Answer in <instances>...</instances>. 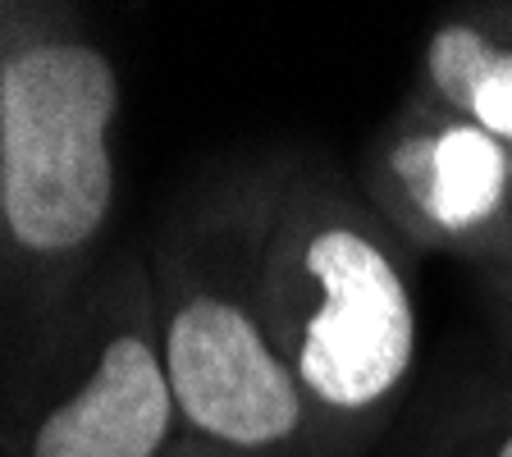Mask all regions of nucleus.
I'll return each instance as SVG.
<instances>
[{
    "mask_svg": "<svg viewBox=\"0 0 512 457\" xmlns=\"http://www.w3.org/2000/svg\"><path fill=\"white\" fill-rule=\"evenodd\" d=\"M421 256L330 156H293L261 320L302 403V457H375L421 380Z\"/></svg>",
    "mask_w": 512,
    "mask_h": 457,
    "instance_id": "nucleus-1",
    "label": "nucleus"
},
{
    "mask_svg": "<svg viewBox=\"0 0 512 457\" xmlns=\"http://www.w3.org/2000/svg\"><path fill=\"white\" fill-rule=\"evenodd\" d=\"M119 69L69 5L0 0V302L14 339L106 261Z\"/></svg>",
    "mask_w": 512,
    "mask_h": 457,
    "instance_id": "nucleus-2",
    "label": "nucleus"
},
{
    "mask_svg": "<svg viewBox=\"0 0 512 457\" xmlns=\"http://www.w3.org/2000/svg\"><path fill=\"white\" fill-rule=\"evenodd\" d=\"M298 151L229 160L183 192L147 247L160 362L183 435L302 457V403L261 320V266Z\"/></svg>",
    "mask_w": 512,
    "mask_h": 457,
    "instance_id": "nucleus-3",
    "label": "nucleus"
},
{
    "mask_svg": "<svg viewBox=\"0 0 512 457\" xmlns=\"http://www.w3.org/2000/svg\"><path fill=\"white\" fill-rule=\"evenodd\" d=\"M179 439L147 252L119 247L69 307L10 343L0 457H170Z\"/></svg>",
    "mask_w": 512,
    "mask_h": 457,
    "instance_id": "nucleus-4",
    "label": "nucleus"
},
{
    "mask_svg": "<svg viewBox=\"0 0 512 457\" xmlns=\"http://www.w3.org/2000/svg\"><path fill=\"white\" fill-rule=\"evenodd\" d=\"M362 197L416 256L503 270L512 238V147L407 92L352 170Z\"/></svg>",
    "mask_w": 512,
    "mask_h": 457,
    "instance_id": "nucleus-5",
    "label": "nucleus"
},
{
    "mask_svg": "<svg viewBox=\"0 0 512 457\" xmlns=\"http://www.w3.org/2000/svg\"><path fill=\"white\" fill-rule=\"evenodd\" d=\"M375 457H512V366L453 357L421 375Z\"/></svg>",
    "mask_w": 512,
    "mask_h": 457,
    "instance_id": "nucleus-6",
    "label": "nucleus"
},
{
    "mask_svg": "<svg viewBox=\"0 0 512 457\" xmlns=\"http://www.w3.org/2000/svg\"><path fill=\"white\" fill-rule=\"evenodd\" d=\"M407 92L512 147V0L458 5L430 23Z\"/></svg>",
    "mask_w": 512,
    "mask_h": 457,
    "instance_id": "nucleus-7",
    "label": "nucleus"
},
{
    "mask_svg": "<svg viewBox=\"0 0 512 457\" xmlns=\"http://www.w3.org/2000/svg\"><path fill=\"white\" fill-rule=\"evenodd\" d=\"M471 288H476V302L494 334V348L512 366V275H503V270H471Z\"/></svg>",
    "mask_w": 512,
    "mask_h": 457,
    "instance_id": "nucleus-8",
    "label": "nucleus"
},
{
    "mask_svg": "<svg viewBox=\"0 0 512 457\" xmlns=\"http://www.w3.org/2000/svg\"><path fill=\"white\" fill-rule=\"evenodd\" d=\"M170 457H252V453H234V448H220V444H206V439L183 435Z\"/></svg>",
    "mask_w": 512,
    "mask_h": 457,
    "instance_id": "nucleus-9",
    "label": "nucleus"
},
{
    "mask_svg": "<svg viewBox=\"0 0 512 457\" xmlns=\"http://www.w3.org/2000/svg\"><path fill=\"white\" fill-rule=\"evenodd\" d=\"M5 320L10 316H5V302H0V357H5Z\"/></svg>",
    "mask_w": 512,
    "mask_h": 457,
    "instance_id": "nucleus-10",
    "label": "nucleus"
},
{
    "mask_svg": "<svg viewBox=\"0 0 512 457\" xmlns=\"http://www.w3.org/2000/svg\"><path fill=\"white\" fill-rule=\"evenodd\" d=\"M503 275H512V238H508V266H503Z\"/></svg>",
    "mask_w": 512,
    "mask_h": 457,
    "instance_id": "nucleus-11",
    "label": "nucleus"
}]
</instances>
